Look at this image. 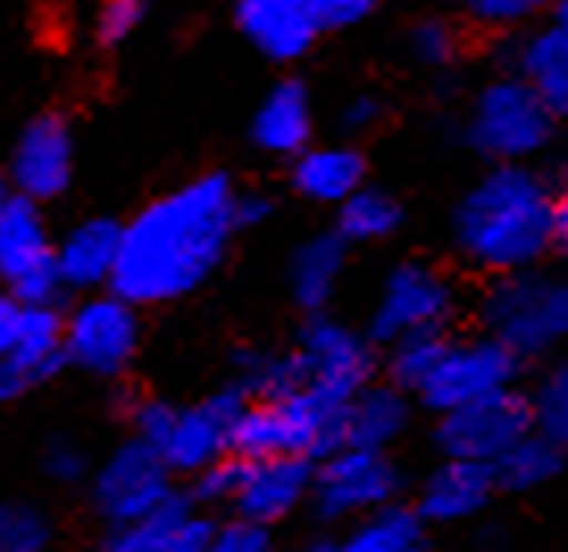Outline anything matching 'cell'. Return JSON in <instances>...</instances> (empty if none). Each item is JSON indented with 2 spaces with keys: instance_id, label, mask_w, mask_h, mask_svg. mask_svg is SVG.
<instances>
[{
  "instance_id": "35",
  "label": "cell",
  "mask_w": 568,
  "mask_h": 552,
  "mask_svg": "<svg viewBox=\"0 0 568 552\" xmlns=\"http://www.w3.org/2000/svg\"><path fill=\"white\" fill-rule=\"evenodd\" d=\"M464 21L480 30H518L539 13H551V0H456Z\"/></svg>"
},
{
  "instance_id": "17",
  "label": "cell",
  "mask_w": 568,
  "mask_h": 552,
  "mask_svg": "<svg viewBox=\"0 0 568 552\" xmlns=\"http://www.w3.org/2000/svg\"><path fill=\"white\" fill-rule=\"evenodd\" d=\"M234 30L272 63H297L322 38L310 0H234Z\"/></svg>"
},
{
  "instance_id": "1",
  "label": "cell",
  "mask_w": 568,
  "mask_h": 552,
  "mask_svg": "<svg viewBox=\"0 0 568 552\" xmlns=\"http://www.w3.org/2000/svg\"><path fill=\"white\" fill-rule=\"evenodd\" d=\"M234 197L239 184L226 172H201L172 193L146 201L125 222L122 255L109 289L139 310L196 293L226 260V248L239 234Z\"/></svg>"
},
{
  "instance_id": "47",
  "label": "cell",
  "mask_w": 568,
  "mask_h": 552,
  "mask_svg": "<svg viewBox=\"0 0 568 552\" xmlns=\"http://www.w3.org/2000/svg\"><path fill=\"white\" fill-rule=\"evenodd\" d=\"M13 184H9V172H0V214H4V205H9V201H13Z\"/></svg>"
},
{
  "instance_id": "10",
  "label": "cell",
  "mask_w": 568,
  "mask_h": 552,
  "mask_svg": "<svg viewBox=\"0 0 568 552\" xmlns=\"http://www.w3.org/2000/svg\"><path fill=\"white\" fill-rule=\"evenodd\" d=\"M293 357L302 364V390L322 393L338 407H347L368 381H376L373 339L331 314H310L302 322Z\"/></svg>"
},
{
  "instance_id": "36",
  "label": "cell",
  "mask_w": 568,
  "mask_h": 552,
  "mask_svg": "<svg viewBox=\"0 0 568 552\" xmlns=\"http://www.w3.org/2000/svg\"><path fill=\"white\" fill-rule=\"evenodd\" d=\"M42 473L54 481V485H80V481L92 478V461L89 448L71 435H54L42 448Z\"/></svg>"
},
{
  "instance_id": "13",
  "label": "cell",
  "mask_w": 568,
  "mask_h": 552,
  "mask_svg": "<svg viewBox=\"0 0 568 552\" xmlns=\"http://www.w3.org/2000/svg\"><path fill=\"white\" fill-rule=\"evenodd\" d=\"M0 285L21 305L59 302L63 281L54 268V239L38 201L13 197L0 214Z\"/></svg>"
},
{
  "instance_id": "14",
  "label": "cell",
  "mask_w": 568,
  "mask_h": 552,
  "mask_svg": "<svg viewBox=\"0 0 568 552\" xmlns=\"http://www.w3.org/2000/svg\"><path fill=\"white\" fill-rule=\"evenodd\" d=\"M243 402H247V393L239 385H226V390L210 393L193 407H176L172 431L160 444L168 469L176 478H196L201 469L234 456V423L243 414Z\"/></svg>"
},
{
  "instance_id": "27",
  "label": "cell",
  "mask_w": 568,
  "mask_h": 552,
  "mask_svg": "<svg viewBox=\"0 0 568 552\" xmlns=\"http://www.w3.org/2000/svg\"><path fill=\"white\" fill-rule=\"evenodd\" d=\"M338 552H430L426 519L414 506L389 502L373 515L355 519L352 532L338 540Z\"/></svg>"
},
{
  "instance_id": "16",
  "label": "cell",
  "mask_w": 568,
  "mask_h": 552,
  "mask_svg": "<svg viewBox=\"0 0 568 552\" xmlns=\"http://www.w3.org/2000/svg\"><path fill=\"white\" fill-rule=\"evenodd\" d=\"M314 490V461L305 456H239V478H234L231 511L239 519L276 528L297 506L310 502Z\"/></svg>"
},
{
  "instance_id": "28",
  "label": "cell",
  "mask_w": 568,
  "mask_h": 552,
  "mask_svg": "<svg viewBox=\"0 0 568 552\" xmlns=\"http://www.w3.org/2000/svg\"><path fill=\"white\" fill-rule=\"evenodd\" d=\"M565 452L556 440H548L544 431H531L523 435L501 461L494 464L497 490H510V494H531V490H544L548 481H556L565 473Z\"/></svg>"
},
{
  "instance_id": "34",
  "label": "cell",
  "mask_w": 568,
  "mask_h": 552,
  "mask_svg": "<svg viewBox=\"0 0 568 552\" xmlns=\"http://www.w3.org/2000/svg\"><path fill=\"white\" fill-rule=\"evenodd\" d=\"M151 9H155V0H101L97 4V18H92L97 47H105V51L125 47L151 21Z\"/></svg>"
},
{
  "instance_id": "40",
  "label": "cell",
  "mask_w": 568,
  "mask_h": 552,
  "mask_svg": "<svg viewBox=\"0 0 568 552\" xmlns=\"http://www.w3.org/2000/svg\"><path fill=\"white\" fill-rule=\"evenodd\" d=\"M322 34H343L355 30L376 13V0H310Z\"/></svg>"
},
{
  "instance_id": "41",
  "label": "cell",
  "mask_w": 568,
  "mask_h": 552,
  "mask_svg": "<svg viewBox=\"0 0 568 552\" xmlns=\"http://www.w3.org/2000/svg\"><path fill=\"white\" fill-rule=\"evenodd\" d=\"M385 122V101L376 97V92H352L343 109H338V130L355 139V134H368L376 126Z\"/></svg>"
},
{
  "instance_id": "43",
  "label": "cell",
  "mask_w": 568,
  "mask_h": 552,
  "mask_svg": "<svg viewBox=\"0 0 568 552\" xmlns=\"http://www.w3.org/2000/svg\"><path fill=\"white\" fill-rule=\"evenodd\" d=\"M30 390H34L30 373H26V369H21L13 357H0V407L18 402V398H26Z\"/></svg>"
},
{
  "instance_id": "38",
  "label": "cell",
  "mask_w": 568,
  "mask_h": 552,
  "mask_svg": "<svg viewBox=\"0 0 568 552\" xmlns=\"http://www.w3.org/2000/svg\"><path fill=\"white\" fill-rule=\"evenodd\" d=\"M172 419H176V407L163 398H134L130 402V435H139L142 444L160 448L172 431Z\"/></svg>"
},
{
  "instance_id": "24",
  "label": "cell",
  "mask_w": 568,
  "mask_h": 552,
  "mask_svg": "<svg viewBox=\"0 0 568 552\" xmlns=\"http://www.w3.org/2000/svg\"><path fill=\"white\" fill-rule=\"evenodd\" d=\"M368 163L352 143H310L302 155H293V189L314 205H343L355 189H364Z\"/></svg>"
},
{
  "instance_id": "5",
  "label": "cell",
  "mask_w": 568,
  "mask_h": 552,
  "mask_svg": "<svg viewBox=\"0 0 568 552\" xmlns=\"http://www.w3.org/2000/svg\"><path fill=\"white\" fill-rule=\"evenodd\" d=\"M551 109L518 72L480 84L464 118V143L489 163H527L551 143Z\"/></svg>"
},
{
  "instance_id": "4",
  "label": "cell",
  "mask_w": 568,
  "mask_h": 552,
  "mask_svg": "<svg viewBox=\"0 0 568 552\" xmlns=\"http://www.w3.org/2000/svg\"><path fill=\"white\" fill-rule=\"evenodd\" d=\"M343 448V407L314 390L247 398L234 423V456H305L318 464Z\"/></svg>"
},
{
  "instance_id": "30",
  "label": "cell",
  "mask_w": 568,
  "mask_h": 552,
  "mask_svg": "<svg viewBox=\"0 0 568 552\" xmlns=\"http://www.w3.org/2000/svg\"><path fill=\"white\" fill-rule=\"evenodd\" d=\"M447 331H423V335H406L389 343L385 348V377H389L393 385H402V390L414 398V393L423 390L430 373H435V364L444 360L447 352Z\"/></svg>"
},
{
  "instance_id": "37",
  "label": "cell",
  "mask_w": 568,
  "mask_h": 552,
  "mask_svg": "<svg viewBox=\"0 0 568 552\" xmlns=\"http://www.w3.org/2000/svg\"><path fill=\"white\" fill-rule=\"evenodd\" d=\"M205 552H276V544H272V528L231 515L213 523V535H210V544H205Z\"/></svg>"
},
{
  "instance_id": "2",
  "label": "cell",
  "mask_w": 568,
  "mask_h": 552,
  "mask_svg": "<svg viewBox=\"0 0 568 552\" xmlns=\"http://www.w3.org/2000/svg\"><path fill=\"white\" fill-rule=\"evenodd\" d=\"M551 180L531 163H494L452 214L456 251L489 277L527 272L551 251Z\"/></svg>"
},
{
  "instance_id": "18",
  "label": "cell",
  "mask_w": 568,
  "mask_h": 552,
  "mask_svg": "<svg viewBox=\"0 0 568 552\" xmlns=\"http://www.w3.org/2000/svg\"><path fill=\"white\" fill-rule=\"evenodd\" d=\"M217 519L193 502L189 494H176L151 515L134 519V523H118L105 528L101 552H205Z\"/></svg>"
},
{
  "instance_id": "31",
  "label": "cell",
  "mask_w": 568,
  "mask_h": 552,
  "mask_svg": "<svg viewBox=\"0 0 568 552\" xmlns=\"http://www.w3.org/2000/svg\"><path fill=\"white\" fill-rule=\"evenodd\" d=\"M406 47L426 72H447L464 51V30L452 18H418L409 26Z\"/></svg>"
},
{
  "instance_id": "9",
  "label": "cell",
  "mask_w": 568,
  "mask_h": 552,
  "mask_svg": "<svg viewBox=\"0 0 568 552\" xmlns=\"http://www.w3.org/2000/svg\"><path fill=\"white\" fill-rule=\"evenodd\" d=\"M535 431L531 393L501 390L480 402L435 414V448L447 461H473L494 469L510 448Z\"/></svg>"
},
{
  "instance_id": "33",
  "label": "cell",
  "mask_w": 568,
  "mask_h": 552,
  "mask_svg": "<svg viewBox=\"0 0 568 552\" xmlns=\"http://www.w3.org/2000/svg\"><path fill=\"white\" fill-rule=\"evenodd\" d=\"M531 410L535 431H544L548 440L568 448V352L544 369V377H539V385L531 393Z\"/></svg>"
},
{
  "instance_id": "48",
  "label": "cell",
  "mask_w": 568,
  "mask_h": 552,
  "mask_svg": "<svg viewBox=\"0 0 568 552\" xmlns=\"http://www.w3.org/2000/svg\"><path fill=\"white\" fill-rule=\"evenodd\" d=\"M305 552H338V540H318V544H310Z\"/></svg>"
},
{
  "instance_id": "22",
  "label": "cell",
  "mask_w": 568,
  "mask_h": 552,
  "mask_svg": "<svg viewBox=\"0 0 568 552\" xmlns=\"http://www.w3.org/2000/svg\"><path fill=\"white\" fill-rule=\"evenodd\" d=\"M347 239L338 231H318L302 239L288 255V298L302 314H326L347 272Z\"/></svg>"
},
{
  "instance_id": "21",
  "label": "cell",
  "mask_w": 568,
  "mask_h": 552,
  "mask_svg": "<svg viewBox=\"0 0 568 552\" xmlns=\"http://www.w3.org/2000/svg\"><path fill=\"white\" fill-rule=\"evenodd\" d=\"M251 143L281 160H293L314 143V97L302 80H281L264 92L251 113Z\"/></svg>"
},
{
  "instance_id": "11",
  "label": "cell",
  "mask_w": 568,
  "mask_h": 552,
  "mask_svg": "<svg viewBox=\"0 0 568 552\" xmlns=\"http://www.w3.org/2000/svg\"><path fill=\"white\" fill-rule=\"evenodd\" d=\"M452 314H456V285L447 281V272L423 260H406L381 285V298L368 319V339L389 348L406 335L447 331Z\"/></svg>"
},
{
  "instance_id": "32",
  "label": "cell",
  "mask_w": 568,
  "mask_h": 552,
  "mask_svg": "<svg viewBox=\"0 0 568 552\" xmlns=\"http://www.w3.org/2000/svg\"><path fill=\"white\" fill-rule=\"evenodd\" d=\"M51 515L30 499H0V552L51 549Z\"/></svg>"
},
{
  "instance_id": "39",
  "label": "cell",
  "mask_w": 568,
  "mask_h": 552,
  "mask_svg": "<svg viewBox=\"0 0 568 552\" xmlns=\"http://www.w3.org/2000/svg\"><path fill=\"white\" fill-rule=\"evenodd\" d=\"M234 478H239V456H226V461H217V464H210V469H201V473H196L189 499L201 502L205 511H210V506H231Z\"/></svg>"
},
{
  "instance_id": "20",
  "label": "cell",
  "mask_w": 568,
  "mask_h": 552,
  "mask_svg": "<svg viewBox=\"0 0 568 552\" xmlns=\"http://www.w3.org/2000/svg\"><path fill=\"white\" fill-rule=\"evenodd\" d=\"M497 494V478L489 464L473 461H439L418 485V502L414 511L426 519V528H452V523H468L477 519Z\"/></svg>"
},
{
  "instance_id": "12",
  "label": "cell",
  "mask_w": 568,
  "mask_h": 552,
  "mask_svg": "<svg viewBox=\"0 0 568 552\" xmlns=\"http://www.w3.org/2000/svg\"><path fill=\"white\" fill-rule=\"evenodd\" d=\"M518 364H523V360L494 335L452 339L444 360L435 364L430 381H426L414 398H418V407H426L430 414H447V410L480 402V398H489V393L515 390Z\"/></svg>"
},
{
  "instance_id": "23",
  "label": "cell",
  "mask_w": 568,
  "mask_h": 552,
  "mask_svg": "<svg viewBox=\"0 0 568 552\" xmlns=\"http://www.w3.org/2000/svg\"><path fill=\"white\" fill-rule=\"evenodd\" d=\"M409 414H414V407H409V393L402 385H393L389 377L385 381H368L343 407V444L389 452L406 435Z\"/></svg>"
},
{
  "instance_id": "42",
  "label": "cell",
  "mask_w": 568,
  "mask_h": 552,
  "mask_svg": "<svg viewBox=\"0 0 568 552\" xmlns=\"http://www.w3.org/2000/svg\"><path fill=\"white\" fill-rule=\"evenodd\" d=\"M272 210H276L272 197L255 193V189H239V197H234V222H239V231H251V227L267 222Z\"/></svg>"
},
{
  "instance_id": "44",
  "label": "cell",
  "mask_w": 568,
  "mask_h": 552,
  "mask_svg": "<svg viewBox=\"0 0 568 552\" xmlns=\"http://www.w3.org/2000/svg\"><path fill=\"white\" fill-rule=\"evenodd\" d=\"M551 248L568 255V184H560L551 197Z\"/></svg>"
},
{
  "instance_id": "15",
  "label": "cell",
  "mask_w": 568,
  "mask_h": 552,
  "mask_svg": "<svg viewBox=\"0 0 568 552\" xmlns=\"http://www.w3.org/2000/svg\"><path fill=\"white\" fill-rule=\"evenodd\" d=\"M71 177H75V134H71L68 118L38 113L34 122H26V130L13 143V155H9L13 193L47 205L68 193Z\"/></svg>"
},
{
  "instance_id": "7",
  "label": "cell",
  "mask_w": 568,
  "mask_h": 552,
  "mask_svg": "<svg viewBox=\"0 0 568 552\" xmlns=\"http://www.w3.org/2000/svg\"><path fill=\"white\" fill-rule=\"evenodd\" d=\"M63 319H68L63 348H68L71 369H80L89 377H122L139 357V305L125 302L122 293H113V289L84 293Z\"/></svg>"
},
{
  "instance_id": "29",
  "label": "cell",
  "mask_w": 568,
  "mask_h": 552,
  "mask_svg": "<svg viewBox=\"0 0 568 552\" xmlns=\"http://www.w3.org/2000/svg\"><path fill=\"white\" fill-rule=\"evenodd\" d=\"M402 201L385 189H355L343 205H335V231L347 239V243H385L393 234L402 231Z\"/></svg>"
},
{
  "instance_id": "45",
  "label": "cell",
  "mask_w": 568,
  "mask_h": 552,
  "mask_svg": "<svg viewBox=\"0 0 568 552\" xmlns=\"http://www.w3.org/2000/svg\"><path fill=\"white\" fill-rule=\"evenodd\" d=\"M18 314H21L18 298L0 293V357H9V348H13V339H18Z\"/></svg>"
},
{
  "instance_id": "46",
  "label": "cell",
  "mask_w": 568,
  "mask_h": 552,
  "mask_svg": "<svg viewBox=\"0 0 568 552\" xmlns=\"http://www.w3.org/2000/svg\"><path fill=\"white\" fill-rule=\"evenodd\" d=\"M551 21H556L560 30H568V0H551Z\"/></svg>"
},
{
  "instance_id": "8",
  "label": "cell",
  "mask_w": 568,
  "mask_h": 552,
  "mask_svg": "<svg viewBox=\"0 0 568 552\" xmlns=\"http://www.w3.org/2000/svg\"><path fill=\"white\" fill-rule=\"evenodd\" d=\"M402 494V469L389 452L343 444L314 464L310 502L326 523H355Z\"/></svg>"
},
{
  "instance_id": "49",
  "label": "cell",
  "mask_w": 568,
  "mask_h": 552,
  "mask_svg": "<svg viewBox=\"0 0 568 552\" xmlns=\"http://www.w3.org/2000/svg\"><path fill=\"white\" fill-rule=\"evenodd\" d=\"M42 552H80V549H54V544H51V549H42Z\"/></svg>"
},
{
  "instance_id": "3",
  "label": "cell",
  "mask_w": 568,
  "mask_h": 552,
  "mask_svg": "<svg viewBox=\"0 0 568 552\" xmlns=\"http://www.w3.org/2000/svg\"><path fill=\"white\" fill-rule=\"evenodd\" d=\"M485 335L501 339L518 360L548 357L568 343V272H510L494 277L480 298Z\"/></svg>"
},
{
  "instance_id": "19",
  "label": "cell",
  "mask_w": 568,
  "mask_h": 552,
  "mask_svg": "<svg viewBox=\"0 0 568 552\" xmlns=\"http://www.w3.org/2000/svg\"><path fill=\"white\" fill-rule=\"evenodd\" d=\"M122 231L125 222L118 218H80L75 227L54 239V268L59 281L71 293H97V289L113 285L118 272V255H122Z\"/></svg>"
},
{
  "instance_id": "6",
  "label": "cell",
  "mask_w": 568,
  "mask_h": 552,
  "mask_svg": "<svg viewBox=\"0 0 568 552\" xmlns=\"http://www.w3.org/2000/svg\"><path fill=\"white\" fill-rule=\"evenodd\" d=\"M176 494V473L168 469L160 448L142 444L139 435L122 440L109 456H101V464H92L89 506L105 528L151 515L155 506H163Z\"/></svg>"
},
{
  "instance_id": "25",
  "label": "cell",
  "mask_w": 568,
  "mask_h": 552,
  "mask_svg": "<svg viewBox=\"0 0 568 552\" xmlns=\"http://www.w3.org/2000/svg\"><path fill=\"white\" fill-rule=\"evenodd\" d=\"M515 72L531 84L556 122H568V30L551 21L523 38L515 51Z\"/></svg>"
},
{
  "instance_id": "26",
  "label": "cell",
  "mask_w": 568,
  "mask_h": 552,
  "mask_svg": "<svg viewBox=\"0 0 568 552\" xmlns=\"http://www.w3.org/2000/svg\"><path fill=\"white\" fill-rule=\"evenodd\" d=\"M63 310L54 302H30L21 305L18 314V339L9 348V357L18 360L21 369L30 373L34 385L51 381L63 364H68V348H63Z\"/></svg>"
}]
</instances>
